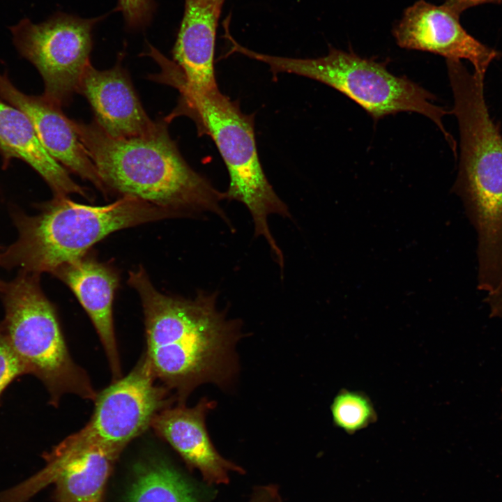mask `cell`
<instances>
[{
  "mask_svg": "<svg viewBox=\"0 0 502 502\" xmlns=\"http://www.w3.org/2000/svg\"><path fill=\"white\" fill-rule=\"evenodd\" d=\"M128 284L138 293L144 315V353L157 380L178 404L199 386L227 390L238 371L236 347L242 324L218 306V293L199 290L192 298L159 291L142 266L131 271Z\"/></svg>",
  "mask_w": 502,
  "mask_h": 502,
  "instance_id": "1",
  "label": "cell"
},
{
  "mask_svg": "<svg viewBox=\"0 0 502 502\" xmlns=\"http://www.w3.org/2000/svg\"><path fill=\"white\" fill-rule=\"evenodd\" d=\"M71 122L109 192L136 197L178 218L213 213L233 229L221 205L224 192L187 163L168 132L167 121H160L149 135L126 138L109 135L95 120Z\"/></svg>",
  "mask_w": 502,
  "mask_h": 502,
  "instance_id": "2",
  "label": "cell"
},
{
  "mask_svg": "<svg viewBox=\"0 0 502 502\" xmlns=\"http://www.w3.org/2000/svg\"><path fill=\"white\" fill-rule=\"evenodd\" d=\"M155 76L158 82L176 89L180 98L176 108L165 119L179 116L191 119L199 135L209 136L226 165L229 176L225 200L243 204L251 215L254 235L268 243L276 261L284 255L268 225L272 215L290 218L287 205L269 183L261 165L255 140L254 117L243 113L237 101L222 93L218 87L196 89L182 78L173 62L162 65Z\"/></svg>",
  "mask_w": 502,
  "mask_h": 502,
  "instance_id": "3",
  "label": "cell"
},
{
  "mask_svg": "<svg viewBox=\"0 0 502 502\" xmlns=\"http://www.w3.org/2000/svg\"><path fill=\"white\" fill-rule=\"evenodd\" d=\"M17 240L0 251V266L41 274L88 253L97 242L120 229L178 216L136 197L122 196L104 206L76 203L54 197L34 215L15 210Z\"/></svg>",
  "mask_w": 502,
  "mask_h": 502,
  "instance_id": "4",
  "label": "cell"
},
{
  "mask_svg": "<svg viewBox=\"0 0 502 502\" xmlns=\"http://www.w3.org/2000/svg\"><path fill=\"white\" fill-rule=\"evenodd\" d=\"M460 135V160L452 191L478 234V248L502 253V135L489 116L485 75L447 60Z\"/></svg>",
  "mask_w": 502,
  "mask_h": 502,
  "instance_id": "5",
  "label": "cell"
},
{
  "mask_svg": "<svg viewBox=\"0 0 502 502\" xmlns=\"http://www.w3.org/2000/svg\"><path fill=\"white\" fill-rule=\"evenodd\" d=\"M0 294L5 309L1 324L8 342L26 374L46 387L50 403L57 406L66 394L94 401L98 393L70 355L55 307L42 290L40 274L20 271L15 278L3 282Z\"/></svg>",
  "mask_w": 502,
  "mask_h": 502,
  "instance_id": "6",
  "label": "cell"
},
{
  "mask_svg": "<svg viewBox=\"0 0 502 502\" xmlns=\"http://www.w3.org/2000/svg\"><path fill=\"white\" fill-rule=\"evenodd\" d=\"M234 52L267 64L273 75L295 74L326 84L349 97L374 119L402 112L424 115L437 126L456 152V142L443 123V116L450 112L434 105L435 98L429 91L388 71L384 63L334 47L326 56L314 59L272 56L240 44L235 45Z\"/></svg>",
  "mask_w": 502,
  "mask_h": 502,
  "instance_id": "7",
  "label": "cell"
},
{
  "mask_svg": "<svg viewBox=\"0 0 502 502\" xmlns=\"http://www.w3.org/2000/svg\"><path fill=\"white\" fill-rule=\"evenodd\" d=\"M156 380L144 355L129 374L97 394L87 424L44 453V457L63 459L98 448L118 458L132 440L151 426L160 411L176 401Z\"/></svg>",
  "mask_w": 502,
  "mask_h": 502,
  "instance_id": "8",
  "label": "cell"
},
{
  "mask_svg": "<svg viewBox=\"0 0 502 502\" xmlns=\"http://www.w3.org/2000/svg\"><path fill=\"white\" fill-rule=\"evenodd\" d=\"M105 17L82 18L59 13L42 23L24 19L12 27L17 50L42 76L43 96L47 100L61 107L77 93L90 63L93 29Z\"/></svg>",
  "mask_w": 502,
  "mask_h": 502,
  "instance_id": "9",
  "label": "cell"
},
{
  "mask_svg": "<svg viewBox=\"0 0 502 502\" xmlns=\"http://www.w3.org/2000/svg\"><path fill=\"white\" fill-rule=\"evenodd\" d=\"M459 19L444 3L420 0L406 9L393 35L402 48L431 52L446 60H468L475 72L485 75L499 52L471 36Z\"/></svg>",
  "mask_w": 502,
  "mask_h": 502,
  "instance_id": "10",
  "label": "cell"
},
{
  "mask_svg": "<svg viewBox=\"0 0 502 502\" xmlns=\"http://www.w3.org/2000/svg\"><path fill=\"white\" fill-rule=\"evenodd\" d=\"M0 97L30 119L48 153L66 170L91 183L103 195L109 191L61 107L44 96H31L17 89L6 74H0Z\"/></svg>",
  "mask_w": 502,
  "mask_h": 502,
  "instance_id": "11",
  "label": "cell"
},
{
  "mask_svg": "<svg viewBox=\"0 0 502 502\" xmlns=\"http://www.w3.org/2000/svg\"><path fill=\"white\" fill-rule=\"evenodd\" d=\"M77 93L89 101L94 120L113 137L149 135L159 125L160 121H153L145 112L120 62L105 70H99L89 63L81 77Z\"/></svg>",
  "mask_w": 502,
  "mask_h": 502,
  "instance_id": "12",
  "label": "cell"
},
{
  "mask_svg": "<svg viewBox=\"0 0 502 502\" xmlns=\"http://www.w3.org/2000/svg\"><path fill=\"white\" fill-rule=\"evenodd\" d=\"M216 403L201 398L192 407L169 406L153 419L151 427L168 442L189 466L198 469L209 483H228L229 472L243 470L215 450L206 427V416Z\"/></svg>",
  "mask_w": 502,
  "mask_h": 502,
  "instance_id": "13",
  "label": "cell"
},
{
  "mask_svg": "<svg viewBox=\"0 0 502 502\" xmlns=\"http://www.w3.org/2000/svg\"><path fill=\"white\" fill-rule=\"evenodd\" d=\"M52 274L73 292L98 333L112 375V381L122 377L113 321V301L119 284L117 271L88 252L64 264Z\"/></svg>",
  "mask_w": 502,
  "mask_h": 502,
  "instance_id": "14",
  "label": "cell"
},
{
  "mask_svg": "<svg viewBox=\"0 0 502 502\" xmlns=\"http://www.w3.org/2000/svg\"><path fill=\"white\" fill-rule=\"evenodd\" d=\"M116 459L102 450L93 448L64 459L45 462L37 473L13 487L11 496L15 502H26L54 483L56 502H103Z\"/></svg>",
  "mask_w": 502,
  "mask_h": 502,
  "instance_id": "15",
  "label": "cell"
},
{
  "mask_svg": "<svg viewBox=\"0 0 502 502\" xmlns=\"http://www.w3.org/2000/svg\"><path fill=\"white\" fill-rule=\"evenodd\" d=\"M225 0H185L183 17L172 50L183 80L205 90L218 86L214 71L216 29Z\"/></svg>",
  "mask_w": 502,
  "mask_h": 502,
  "instance_id": "16",
  "label": "cell"
},
{
  "mask_svg": "<svg viewBox=\"0 0 502 502\" xmlns=\"http://www.w3.org/2000/svg\"><path fill=\"white\" fill-rule=\"evenodd\" d=\"M0 153L6 162L18 158L34 169L49 185L54 197L78 194L89 197L86 188L74 181L40 143L28 116L0 100Z\"/></svg>",
  "mask_w": 502,
  "mask_h": 502,
  "instance_id": "17",
  "label": "cell"
},
{
  "mask_svg": "<svg viewBox=\"0 0 502 502\" xmlns=\"http://www.w3.org/2000/svg\"><path fill=\"white\" fill-rule=\"evenodd\" d=\"M125 502H198L190 485L161 461L144 463L136 469Z\"/></svg>",
  "mask_w": 502,
  "mask_h": 502,
  "instance_id": "18",
  "label": "cell"
},
{
  "mask_svg": "<svg viewBox=\"0 0 502 502\" xmlns=\"http://www.w3.org/2000/svg\"><path fill=\"white\" fill-rule=\"evenodd\" d=\"M330 409L334 425L349 434L367 428L377 420L372 400L362 391L341 389Z\"/></svg>",
  "mask_w": 502,
  "mask_h": 502,
  "instance_id": "19",
  "label": "cell"
},
{
  "mask_svg": "<svg viewBox=\"0 0 502 502\" xmlns=\"http://www.w3.org/2000/svg\"><path fill=\"white\" fill-rule=\"evenodd\" d=\"M155 9L153 0H118L117 11H121L126 26L131 30L148 26Z\"/></svg>",
  "mask_w": 502,
  "mask_h": 502,
  "instance_id": "20",
  "label": "cell"
},
{
  "mask_svg": "<svg viewBox=\"0 0 502 502\" xmlns=\"http://www.w3.org/2000/svg\"><path fill=\"white\" fill-rule=\"evenodd\" d=\"M24 374L26 371L11 349L0 323V397L7 386Z\"/></svg>",
  "mask_w": 502,
  "mask_h": 502,
  "instance_id": "21",
  "label": "cell"
},
{
  "mask_svg": "<svg viewBox=\"0 0 502 502\" xmlns=\"http://www.w3.org/2000/svg\"><path fill=\"white\" fill-rule=\"evenodd\" d=\"M485 302L489 307V316L492 318L502 317V278L497 286L487 293Z\"/></svg>",
  "mask_w": 502,
  "mask_h": 502,
  "instance_id": "22",
  "label": "cell"
},
{
  "mask_svg": "<svg viewBox=\"0 0 502 502\" xmlns=\"http://www.w3.org/2000/svg\"><path fill=\"white\" fill-rule=\"evenodd\" d=\"M485 3H501L502 0H446L444 4L459 15L471 7Z\"/></svg>",
  "mask_w": 502,
  "mask_h": 502,
  "instance_id": "23",
  "label": "cell"
},
{
  "mask_svg": "<svg viewBox=\"0 0 502 502\" xmlns=\"http://www.w3.org/2000/svg\"><path fill=\"white\" fill-rule=\"evenodd\" d=\"M279 494L273 485L259 487L254 493L250 502H279Z\"/></svg>",
  "mask_w": 502,
  "mask_h": 502,
  "instance_id": "24",
  "label": "cell"
},
{
  "mask_svg": "<svg viewBox=\"0 0 502 502\" xmlns=\"http://www.w3.org/2000/svg\"><path fill=\"white\" fill-rule=\"evenodd\" d=\"M3 281H2V280H0V287L1 286V284H3Z\"/></svg>",
  "mask_w": 502,
  "mask_h": 502,
  "instance_id": "25",
  "label": "cell"
},
{
  "mask_svg": "<svg viewBox=\"0 0 502 502\" xmlns=\"http://www.w3.org/2000/svg\"><path fill=\"white\" fill-rule=\"evenodd\" d=\"M1 249H2V247H1V246H0V250H1Z\"/></svg>",
  "mask_w": 502,
  "mask_h": 502,
  "instance_id": "26",
  "label": "cell"
}]
</instances>
